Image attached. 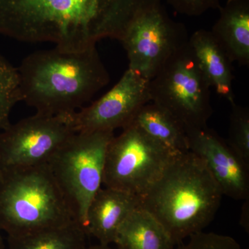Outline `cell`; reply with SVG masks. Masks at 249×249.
I'll list each match as a JSON object with an SVG mask.
<instances>
[{"instance_id":"30bf717a","label":"cell","mask_w":249,"mask_h":249,"mask_svg":"<svg viewBox=\"0 0 249 249\" xmlns=\"http://www.w3.org/2000/svg\"><path fill=\"white\" fill-rule=\"evenodd\" d=\"M150 101V81L127 69L102 97L88 107L65 116L76 133L114 132L132 124L139 109Z\"/></svg>"},{"instance_id":"8fae6325","label":"cell","mask_w":249,"mask_h":249,"mask_svg":"<svg viewBox=\"0 0 249 249\" xmlns=\"http://www.w3.org/2000/svg\"><path fill=\"white\" fill-rule=\"evenodd\" d=\"M189 151L204 162L223 195L248 200L249 168L224 140L208 126L185 129Z\"/></svg>"},{"instance_id":"44dd1931","label":"cell","mask_w":249,"mask_h":249,"mask_svg":"<svg viewBox=\"0 0 249 249\" xmlns=\"http://www.w3.org/2000/svg\"><path fill=\"white\" fill-rule=\"evenodd\" d=\"M178 14L199 16L210 9H218L221 0H166Z\"/></svg>"},{"instance_id":"e0dca14e","label":"cell","mask_w":249,"mask_h":249,"mask_svg":"<svg viewBox=\"0 0 249 249\" xmlns=\"http://www.w3.org/2000/svg\"><path fill=\"white\" fill-rule=\"evenodd\" d=\"M88 235L78 222L20 236L8 237V249H85Z\"/></svg>"},{"instance_id":"9a60e30c","label":"cell","mask_w":249,"mask_h":249,"mask_svg":"<svg viewBox=\"0 0 249 249\" xmlns=\"http://www.w3.org/2000/svg\"><path fill=\"white\" fill-rule=\"evenodd\" d=\"M114 245L116 249H174L175 246L163 225L141 207L123 223Z\"/></svg>"},{"instance_id":"52a82bcc","label":"cell","mask_w":249,"mask_h":249,"mask_svg":"<svg viewBox=\"0 0 249 249\" xmlns=\"http://www.w3.org/2000/svg\"><path fill=\"white\" fill-rule=\"evenodd\" d=\"M178 155L130 124L109 142L103 185L140 198Z\"/></svg>"},{"instance_id":"4fadbf2b","label":"cell","mask_w":249,"mask_h":249,"mask_svg":"<svg viewBox=\"0 0 249 249\" xmlns=\"http://www.w3.org/2000/svg\"><path fill=\"white\" fill-rule=\"evenodd\" d=\"M211 31L231 62L249 65V0H227Z\"/></svg>"},{"instance_id":"6da1fadb","label":"cell","mask_w":249,"mask_h":249,"mask_svg":"<svg viewBox=\"0 0 249 249\" xmlns=\"http://www.w3.org/2000/svg\"><path fill=\"white\" fill-rule=\"evenodd\" d=\"M160 0H0V34L80 52L101 39L120 40L131 21Z\"/></svg>"},{"instance_id":"cb8c5ba5","label":"cell","mask_w":249,"mask_h":249,"mask_svg":"<svg viewBox=\"0 0 249 249\" xmlns=\"http://www.w3.org/2000/svg\"><path fill=\"white\" fill-rule=\"evenodd\" d=\"M0 173H1V168H0Z\"/></svg>"},{"instance_id":"ffe728a7","label":"cell","mask_w":249,"mask_h":249,"mask_svg":"<svg viewBox=\"0 0 249 249\" xmlns=\"http://www.w3.org/2000/svg\"><path fill=\"white\" fill-rule=\"evenodd\" d=\"M176 249H242L230 236L201 231L188 237L186 244H179Z\"/></svg>"},{"instance_id":"5b68a950","label":"cell","mask_w":249,"mask_h":249,"mask_svg":"<svg viewBox=\"0 0 249 249\" xmlns=\"http://www.w3.org/2000/svg\"><path fill=\"white\" fill-rule=\"evenodd\" d=\"M114 137L111 131L75 133L49 163L76 220L85 230L88 208L102 188L106 153Z\"/></svg>"},{"instance_id":"277c9868","label":"cell","mask_w":249,"mask_h":249,"mask_svg":"<svg viewBox=\"0 0 249 249\" xmlns=\"http://www.w3.org/2000/svg\"><path fill=\"white\" fill-rule=\"evenodd\" d=\"M76 220L49 164L5 168L0 173V229L28 235Z\"/></svg>"},{"instance_id":"7402d4cb","label":"cell","mask_w":249,"mask_h":249,"mask_svg":"<svg viewBox=\"0 0 249 249\" xmlns=\"http://www.w3.org/2000/svg\"><path fill=\"white\" fill-rule=\"evenodd\" d=\"M85 249H116V248H112L110 246L102 245L98 244V245L87 247Z\"/></svg>"},{"instance_id":"7c38bea8","label":"cell","mask_w":249,"mask_h":249,"mask_svg":"<svg viewBox=\"0 0 249 249\" xmlns=\"http://www.w3.org/2000/svg\"><path fill=\"white\" fill-rule=\"evenodd\" d=\"M139 207L138 196L114 188H101L88 208L85 231L100 245L110 246L115 243L123 223Z\"/></svg>"},{"instance_id":"ba28073f","label":"cell","mask_w":249,"mask_h":249,"mask_svg":"<svg viewBox=\"0 0 249 249\" xmlns=\"http://www.w3.org/2000/svg\"><path fill=\"white\" fill-rule=\"evenodd\" d=\"M119 40L128 69L150 81L188 37L184 24L174 21L160 4L134 18Z\"/></svg>"},{"instance_id":"5bb4252c","label":"cell","mask_w":249,"mask_h":249,"mask_svg":"<svg viewBox=\"0 0 249 249\" xmlns=\"http://www.w3.org/2000/svg\"><path fill=\"white\" fill-rule=\"evenodd\" d=\"M188 42L211 87L231 104L235 103L232 89V62L211 31L200 29L196 31L188 38Z\"/></svg>"},{"instance_id":"3957f363","label":"cell","mask_w":249,"mask_h":249,"mask_svg":"<svg viewBox=\"0 0 249 249\" xmlns=\"http://www.w3.org/2000/svg\"><path fill=\"white\" fill-rule=\"evenodd\" d=\"M223 196L204 162L188 151L177 156L139 200L176 246L212 222Z\"/></svg>"},{"instance_id":"ac0fdd59","label":"cell","mask_w":249,"mask_h":249,"mask_svg":"<svg viewBox=\"0 0 249 249\" xmlns=\"http://www.w3.org/2000/svg\"><path fill=\"white\" fill-rule=\"evenodd\" d=\"M19 101L22 97L18 68L0 55V130L10 125V114Z\"/></svg>"},{"instance_id":"8992f818","label":"cell","mask_w":249,"mask_h":249,"mask_svg":"<svg viewBox=\"0 0 249 249\" xmlns=\"http://www.w3.org/2000/svg\"><path fill=\"white\" fill-rule=\"evenodd\" d=\"M211 88L188 42L150 80V101L170 113L185 129L205 127L213 114Z\"/></svg>"},{"instance_id":"d6986e66","label":"cell","mask_w":249,"mask_h":249,"mask_svg":"<svg viewBox=\"0 0 249 249\" xmlns=\"http://www.w3.org/2000/svg\"><path fill=\"white\" fill-rule=\"evenodd\" d=\"M231 148L249 168V109L234 103L229 121V137Z\"/></svg>"},{"instance_id":"603a6c76","label":"cell","mask_w":249,"mask_h":249,"mask_svg":"<svg viewBox=\"0 0 249 249\" xmlns=\"http://www.w3.org/2000/svg\"><path fill=\"white\" fill-rule=\"evenodd\" d=\"M0 249H5L4 241L1 236H0Z\"/></svg>"},{"instance_id":"9c48e42d","label":"cell","mask_w":249,"mask_h":249,"mask_svg":"<svg viewBox=\"0 0 249 249\" xmlns=\"http://www.w3.org/2000/svg\"><path fill=\"white\" fill-rule=\"evenodd\" d=\"M75 133L65 115L36 113L11 124L0 133V168L49 164Z\"/></svg>"},{"instance_id":"2e32d148","label":"cell","mask_w":249,"mask_h":249,"mask_svg":"<svg viewBox=\"0 0 249 249\" xmlns=\"http://www.w3.org/2000/svg\"><path fill=\"white\" fill-rule=\"evenodd\" d=\"M130 124L137 126L175 153L189 151L184 126L168 111L155 103L142 106Z\"/></svg>"},{"instance_id":"7a4b0ae2","label":"cell","mask_w":249,"mask_h":249,"mask_svg":"<svg viewBox=\"0 0 249 249\" xmlns=\"http://www.w3.org/2000/svg\"><path fill=\"white\" fill-rule=\"evenodd\" d=\"M18 70L22 101L46 115L74 112L109 81L96 46L80 52L38 51Z\"/></svg>"}]
</instances>
